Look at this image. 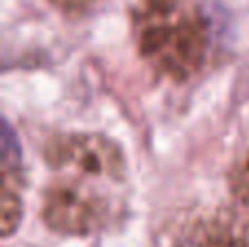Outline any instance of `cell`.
Segmentation results:
<instances>
[{"instance_id": "cell-5", "label": "cell", "mask_w": 249, "mask_h": 247, "mask_svg": "<svg viewBox=\"0 0 249 247\" xmlns=\"http://www.w3.org/2000/svg\"><path fill=\"white\" fill-rule=\"evenodd\" d=\"M48 2H53L55 7L64 9V11L77 13V11H86V9L94 7V4H99L101 0H48Z\"/></svg>"}, {"instance_id": "cell-4", "label": "cell", "mask_w": 249, "mask_h": 247, "mask_svg": "<svg viewBox=\"0 0 249 247\" xmlns=\"http://www.w3.org/2000/svg\"><path fill=\"white\" fill-rule=\"evenodd\" d=\"M232 191H234V195L238 197V201L249 208V151H247V156L238 162L236 171H234V175H232Z\"/></svg>"}, {"instance_id": "cell-1", "label": "cell", "mask_w": 249, "mask_h": 247, "mask_svg": "<svg viewBox=\"0 0 249 247\" xmlns=\"http://www.w3.org/2000/svg\"><path fill=\"white\" fill-rule=\"evenodd\" d=\"M133 35L142 59L173 81L199 72L208 55V22L193 0H138Z\"/></svg>"}, {"instance_id": "cell-2", "label": "cell", "mask_w": 249, "mask_h": 247, "mask_svg": "<svg viewBox=\"0 0 249 247\" xmlns=\"http://www.w3.org/2000/svg\"><path fill=\"white\" fill-rule=\"evenodd\" d=\"M124 179L74 169H53L44 191L42 217L51 230L86 236L105 230L124 206Z\"/></svg>"}, {"instance_id": "cell-3", "label": "cell", "mask_w": 249, "mask_h": 247, "mask_svg": "<svg viewBox=\"0 0 249 247\" xmlns=\"http://www.w3.org/2000/svg\"><path fill=\"white\" fill-rule=\"evenodd\" d=\"M22 219V197L20 191H0V228L2 236H11Z\"/></svg>"}]
</instances>
